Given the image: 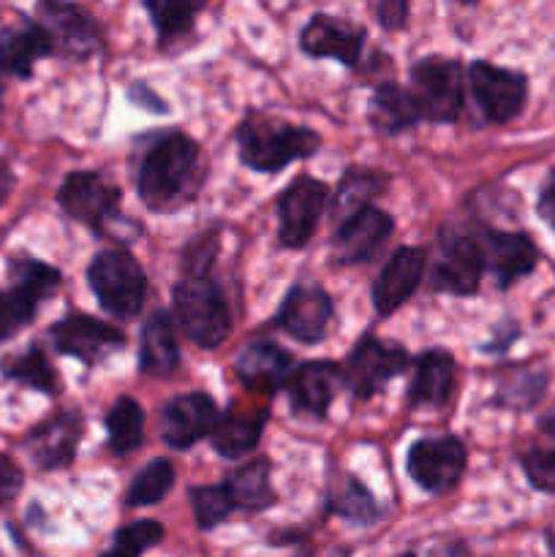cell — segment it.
<instances>
[{
  "instance_id": "cell-19",
  "label": "cell",
  "mask_w": 555,
  "mask_h": 557,
  "mask_svg": "<svg viewBox=\"0 0 555 557\" xmlns=\"http://www.w3.org/2000/svg\"><path fill=\"white\" fill-rule=\"evenodd\" d=\"M82 430H85V422L76 411H60L33 428L25 438V449L33 466L41 471H58V468L71 466L76 449H79Z\"/></svg>"
},
{
  "instance_id": "cell-16",
  "label": "cell",
  "mask_w": 555,
  "mask_h": 557,
  "mask_svg": "<svg viewBox=\"0 0 555 557\" xmlns=\"http://www.w3.org/2000/svg\"><path fill=\"white\" fill-rule=\"evenodd\" d=\"M218 413L215 400L205 392H188L169 400L161 411V438L172 449H190L215 430Z\"/></svg>"
},
{
  "instance_id": "cell-12",
  "label": "cell",
  "mask_w": 555,
  "mask_h": 557,
  "mask_svg": "<svg viewBox=\"0 0 555 557\" xmlns=\"http://www.w3.org/2000/svg\"><path fill=\"white\" fill-rule=\"evenodd\" d=\"M326 201H330V188L313 177H297L283 190L278 199V218H281L278 239L283 248H305L310 243Z\"/></svg>"
},
{
  "instance_id": "cell-28",
  "label": "cell",
  "mask_w": 555,
  "mask_h": 557,
  "mask_svg": "<svg viewBox=\"0 0 555 557\" xmlns=\"http://www.w3.org/2000/svg\"><path fill=\"white\" fill-rule=\"evenodd\" d=\"M390 188V174L368 166H351L341 177L335 196H332V221L341 226L348 218L370 207L375 196Z\"/></svg>"
},
{
  "instance_id": "cell-25",
  "label": "cell",
  "mask_w": 555,
  "mask_h": 557,
  "mask_svg": "<svg viewBox=\"0 0 555 557\" xmlns=\"http://www.w3.org/2000/svg\"><path fill=\"white\" fill-rule=\"evenodd\" d=\"M234 373L248 389L275 395L292 379V357L275 343H250L234 362Z\"/></svg>"
},
{
  "instance_id": "cell-14",
  "label": "cell",
  "mask_w": 555,
  "mask_h": 557,
  "mask_svg": "<svg viewBox=\"0 0 555 557\" xmlns=\"http://www.w3.org/2000/svg\"><path fill=\"white\" fill-rule=\"evenodd\" d=\"M38 25L52 38L54 52L65 58L87 60L103 47V33L87 11L74 3H58V0H44L36 5Z\"/></svg>"
},
{
  "instance_id": "cell-10",
  "label": "cell",
  "mask_w": 555,
  "mask_h": 557,
  "mask_svg": "<svg viewBox=\"0 0 555 557\" xmlns=\"http://www.w3.org/2000/svg\"><path fill=\"white\" fill-rule=\"evenodd\" d=\"M468 87L477 101L479 112L484 114L488 123L506 125L522 112L528 98V79L526 74L501 65L477 60L468 69Z\"/></svg>"
},
{
  "instance_id": "cell-33",
  "label": "cell",
  "mask_w": 555,
  "mask_h": 557,
  "mask_svg": "<svg viewBox=\"0 0 555 557\" xmlns=\"http://www.w3.org/2000/svg\"><path fill=\"white\" fill-rule=\"evenodd\" d=\"M107 433H109V449L114 455L125 457L136 451L145 441V413L134 397H120L107 413Z\"/></svg>"
},
{
  "instance_id": "cell-24",
  "label": "cell",
  "mask_w": 555,
  "mask_h": 557,
  "mask_svg": "<svg viewBox=\"0 0 555 557\" xmlns=\"http://www.w3.org/2000/svg\"><path fill=\"white\" fill-rule=\"evenodd\" d=\"M455 389V357L444 348H430L414 362V379L408 386L411 408H444Z\"/></svg>"
},
{
  "instance_id": "cell-23",
  "label": "cell",
  "mask_w": 555,
  "mask_h": 557,
  "mask_svg": "<svg viewBox=\"0 0 555 557\" xmlns=\"http://www.w3.org/2000/svg\"><path fill=\"white\" fill-rule=\"evenodd\" d=\"M54 54L52 38L38 22L22 20L0 27V71L16 79H30L36 60Z\"/></svg>"
},
{
  "instance_id": "cell-38",
  "label": "cell",
  "mask_w": 555,
  "mask_h": 557,
  "mask_svg": "<svg viewBox=\"0 0 555 557\" xmlns=\"http://www.w3.org/2000/svg\"><path fill=\"white\" fill-rule=\"evenodd\" d=\"M188 498H190V509H194V517H196V525H199L201 531H210V528L223 525V522L237 511L223 484L194 487L188 493Z\"/></svg>"
},
{
  "instance_id": "cell-44",
  "label": "cell",
  "mask_w": 555,
  "mask_h": 557,
  "mask_svg": "<svg viewBox=\"0 0 555 557\" xmlns=\"http://www.w3.org/2000/svg\"><path fill=\"white\" fill-rule=\"evenodd\" d=\"M11 190H14V174H11V166L5 161H0V207L9 199Z\"/></svg>"
},
{
  "instance_id": "cell-29",
  "label": "cell",
  "mask_w": 555,
  "mask_h": 557,
  "mask_svg": "<svg viewBox=\"0 0 555 557\" xmlns=\"http://www.w3.org/2000/svg\"><path fill=\"white\" fill-rule=\"evenodd\" d=\"M264 424L267 411L239 413L232 408L229 413H221L215 430H212V449L226 457V460H239V457L250 455L259 446Z\"/></svg>"
},
{
  "instance_id": "cell-1",
  "label": "cell",
  "mask_w": 555,
  "mask_h": 557,
  "mask_svg": "<svg viewBox=\"0 0 555 557\" xmlns=\"http://www.w3.org/2000/svg\"><path fill=\"white\" fill-rule=\"evenodd\" d=\"M205 169H201V150L190 136L180 131H169L152 139L141 156L136 190L147 210L174 212L196 199Z\"/></svg>"
},
{
  "instance_id": "cell-39",
  "label": "cell",
  "mask_w": 555,
  "mask_h": 557,
  "mask_svg": "<svg viewBox=\"0 0 555 557\" xmlns=\"http://www.w3.org/2000/svg\"><path fill=\"white\" fill-rule=\"evenodd\" d=\"M544 386H547V375L533 373V370H520V373L509 375L498 386L495 403L501 408H511V411H526V408H533L542 400Z\"/></svg>"
},
{
  "instance_id": "cell-42",
  "label": "cell",
  "mask_w": 555,
  "mask_h": 557,
  "mask_svg": "<svg viewBox=\"0 0 555 557\" xmlns=\"http://www.w3.org/2000/svg\"><path fill=\"white\" fill-rule=\"evenodd\" d=\"M536 212L544 223L555 232V169L547 174V180L539 188V199H536Z\"/></svg>"
},
{
  "instance_id": "cell-34",
  "label": "cell",
  "mask_w": 555,
  "mask_h": 557,
  "mask_svg": "<svg viewBox=\"0 0 555 557\" xmlns=\"http://www.w3.org/2000/svg\"><path fill=\"white\" fill-rule=\"evenodd\" d=\"M0 370H3L5 379L16 381V384L22 386H30V389L41 392V395H58V373H54V368L49 364L44 348L36 346V343H33L25 354L3 359Z\"/></svg>"
},
{
  "instance_id": "cell-9",
  "label": "cell",
  "mask_w": 555,
  "mask_h": 557,
  "mask_svg": "<svg viewBox=\"0 0 555 557\" xmlns=\"http://www.w3.org/2000/svg\"><path fill=\"white\" fill-rule=\"evenodd\" d=\"M466 466L468 451L455 435L414 441L406 457L408 476L430 495H444L452 487H457L460 476L466 473Z\"/></svg>"
},
{
  "instance_id": "cell-13",
  "label": "cell",
  "mask_w": 555,
  "mask_h": 557,
  "mask_svg": "<svg viewBox=\"0 0 555 557\" xmlns=\"http://www.w3.org/2000/svg\"><path fill=\"white\" fill-rule=\"evenodd\" d=\"M49 337H52L54 351L63 354V357L79 359L87 368H96L109 354L120 351L125 346V335L118 326L85 313H71L60 319L49 330Z\"/></svg>"
},
{
  "instance_id": "cell-21",
  "label": "cell",
  "mask_w": 555,
  "mask_h": 557,
  "mask_svg": "<svg viewBox=\"0 0 555 557\" xmlns=\"http://www.w3.org/2000/svg\"><path fill=\"white\" fill-rule=\"evenodd\" d=\"M484 264L493 272L498 288H511L517 281L531 275L539 264V248L522 232H493L488 228L482 239Z\"/></svg>"
},
{
  "instance_id": "cell-36",
  "label": "cell",
  "mask_w": 555,
  "mask_h": 557,
  "mask_svg": "<svg viewBox=\"0 0 555 557\" xmlns=\"http://www.w3.org/2000/svg\"><path fill=\"white\" fill-rule=\"evenodd\" d=\"M145 9L152 16V25H156L158 38H161V47H169V44L180 41V38H185L194 30L196 16L205 11V3H177V0L158 3V0H147Z\"/></svg>"
},
{
  "instance_id": "cell-5",
  "label": "cell",
  "mask_w": 555,
  "mask_h": 557,
  "mask_svg": "<svg viewBox=\"0 0 555 557\" xmlns=\"http://www.w3.org/2000/svg\"><path fill=\"white\" fill-rule=\"evenodd\" d=\"M9 292L0 288V343L14 337L36 319L38 305L58 292L63 275L44 261L14 259L9 261Z\"/></svg>"
},
{
  "instance_id": "cell-40",
  "label": "cell",
  "mask_w": 555,
  "mask_h": 557,
  "mask_svg": "<svg viewBox=\"0 0 555 557\" xmlns=\"http://www.w3.org/2000/svg\"><path fill=\"white\" fill-rule=\"evenodd\" d=\"M22 490V471L9 455H0V509L9 506Z\"/></svg>"
},
{
  "instance_id": "cell-4",
  "label": "cell",
  "mask_w": 555,
  "mask_h": 557,
  "mask_svg": "<svg viewBox=\"0 0 555 557\" xmlns=\"http://www.w3.org/2000/svg\"><path fill=\"white\" fill-rule=\"evenodd\" d=\"M87 283L98 305L120 321L139 315L147 297V275L128 250H101L87 267Z\"/></svg>"
},
{
  "instance_id": "cell-6",
  "label": "cell",
  "mask_w": 555,
  "mask_h": 557,
  "mask_svg": "<svg viewBox=\"0 0 555 557\" xmlns=\"http://www.w3.org/2000/svg\"><path fill=\"white\" fill-rule=\"evenodd\" d=\"M419 120L455 123L462 112V65L455 58H422L411 65L408 87Z\"/></svg>"
},
{
  "instance_id": "cell-8",
  "label": "cell",
  "mask_w": 555,
  "mask_h": 557,
  "mask_svg": "<svg viewBox=\"0 0 555 557\" xmlns=\"http://www.w3.org/2000/svg\"><path fill=\"white\" fill-rule=\"evenodd\" d=\"M406 348L397 346L392 341H381V337L365 335L348 354L346 364H343V384L351 389L357 400H370L379 395L392 379L406 373L408 368Z\"/></svg>"
},
{
  "instance_id": "cell-27",
  "label": "cell",
  "mask_w": 555,
  "mask_h": 557,
  "mask_svg": "<svg viewBox=\"0 0 555 557\" xmlns=\"http://www.w3.org/2000/svg\"><path fill=\"white\" fill-rule=\"evenodd\" d=\"M272 462L267 457H254L245 466L234 468L226 476L229 498L239 511H267L278 504V493L270 484Z\"/></svg>"
},
{
  "instance_id": "cell-2",
  "label": "cell",
  "mask_w": 555,
  "mask_h": 557,
  "mask_svg": "<svg viewBox=\"0 0 555 557\" xmlns=\"http://www.w3.org/2000/svg\"><path fill=\"white\" fill-rule=\"evenodd\" d=\"M239 161L259 174H275L288 163L310 158L321 147V136L305 125L286 123L283 117L250 112L237 125Z\"/></svg>"
},
{
  "instance_id": "cell-11",
  "label": "cell",
  "mask_w": 555,
  "mask_h": 557,
  "mask_svg": "<svg viewBox=\"0 0 555 557\" xmlns=\"http://www.w3.org/2000/svg\"><path fill=\"white\" fill-rule=\"evenodd\" d=\"M484 270L482 239L462 232H444L439 239V256L433 264V288L455 297H471L479 292Z\"/></svg>"
},
{
  "instance_id": "cell-30",
  "label": "cell",
  "mask_w": 555,
  "mask_h": 557,
  "mask_svg": "<svg viewBox=\"0 0 555 557\" xmlns=\"http://www.w3.org/2000/svg\"><path fill=\"white\" fill-rule=\"evenodd\" d=\"M368 117L370 125L386 136H397L403 131L414 128L417 123H422L408 90L397 85V82H384V85L375 87L373 98H370Z\"/></svg>"
},
{
  "instance_id": "cell-35",
  "label": "cell",
  "mask_w": 555,
  "mask_h": 557,
  "mask_svg": "<svg viewBox=\"0 0 555 557\" xmlns=\"http://www.w3.org/2000/svg\"><path fill=\"white\" fill-rule=\"evenodd\" d=\"M174 466L166 457H158V460L147 462L136 479L131 482V487L125 490V506L131 509H139V506H156L172 493L174 487Z\"/></svg>"
},
{
  "instance_id": "cell-46",
  "label": "cell",
  "mask_w": 555,
  "mask_h": 557,
  "mask_svg": "<svg viewBox=\"0 0 555 557\" xmlns=\"http://www.w3.org/2000/svg\"><path fill=\"white\" fill-rule=\"evenodd\" d=\"M400 557H414V555H411V553H406V555H400Z\"/></svg>"
},
{
  "instance_id": "cell-43",
  "label": "cell",
  "mask_w": 555,
  "mask_h": 557,
  "mask_svg": "<svg viewBox=\"0 0 555 557\" xmlns=\"http://www.w3.org/2000/svg\"><path fill=\"white\" fill-rule=\"evenodd\" d=\"M128 98L136 103V107H147V109H150V112H158V114L166 112V103H163L161 98H158L156 92L150 90V87L141 85V82H136V85L131 87Z\"/></svg>"
},
{
  "instance_id": "cell-32",
  "label": "cell",
  "mask_w": 555,
  "mask_h": 557,
  "mask_svg": "<svg viewBox=\"0 0 555 557\" xmlns=\"http://www.w3.org/2000/svg\"><path fill=\"white\" fill-rule=\"evenodd\" d=\"M326 511L343 517V520L359 522V525H368V522H375L381 517V506L375 504L370 490L354 476H341L330 484Z\"/></svg>"
},
{
  "instance_id": "cell-37",
  "label": "cell",
  "mask_w": 555,
  "mask_h": 557,
  "mask_svg": "<svg viewBox=\"0 0 555 557\" xmlns=\"http://www.w3.org/2000/svg\"><path fill=\"white\" fill-rule=\"evenodd\" d=\"M163 542V525L158 520H136L123 525L112 539V547L101 557H141Z\"/></svg>"
},
{
  "instance_id": "cell-17",
  "label": "cell",
  "mask_w": 555,
  "mask_h": 557,
  "mask_svg": "<svg viewBox=\"0 0 555 557\" xmlns=\"http://www.w3.org/2000/svg\"><path fill=\"white\" fill-rule=\"evenodd\" d=\"M365 38H368L365 27L330 14H313L299 30V49L308 58L337 60V63L354 69L362 54Z\"/></svg>"
},
{
  "instance_id": "cell-15",
  "label": "cell",
  "mask_w": 555,
  "mask_h": 557,
  "mask_svg": "<svg viewBox=\"0 0 555 557\" xmlns=\"http://www.w3.org/2000/svg\"><path fill=\"white\" fill-rule=\"evenodd\" d=\"M392 232H395L392 215L373 205L365 207L362 212L337 226L335 239H332V259L346 267L368 264L386 248Z\"/></svg>"
},
{
  "instance_id": "cell-22",
  "label": "cell",
  "mask_w": 555,
  "mask_h": 557,
  "mask_svg": "<svg viewBox=\"0 0 555 557\" xmlns=\"http://www.w3.org/2000/svg\"><path fill=\"white\" fill-rule=\"evenodd\" d=\"M288 403L294 413L324 419L335 400L337 389L343 386V368L337 362H305L288 379Z\"/></svg>"
},
{
  "instance_id": "cell-45",
  "label": "cell",
  "mask_w": 555,
  "mask_h": 557,
  "mask_svg": "<svg viewBox=\"0 0 555 557\" xmlns=\"http://www.w3.org/2000/svg\"><path fill=\"white\" fill-rule=\"evenodd\" d=\"M0 103H3V87H0Z\"/></svg>"
},
{
  "instance_id": "cell-31",
  "label": "cell",
  "mask_w": 555,
  "mask_h": 557,
  "mask_svg": "<svg viewBox=\"0 0 555 557\" xmlns=\"http://www.w3.org/2000/svg\"><path fill=\"white\" fill-rule=\"evenodd\" d=\"M520 466L539 493H555V413L539 422L536 435L522 449Z\"/></svg>"
},
{
  "instance_id": "cell-7",
  "label": "cell",
  "mask_w": 555,
  "mask_h": 557,
  "mask_svg": "<svg viewBox=\"0 0 555 557\" xmlns=\"http://www.w3.org/2000/svg\"><path fill=\"white\" fill-rule=\"evenodd\" d=\"M63 212L96 234L120 221V188L101 172H71L58 190Z\"/></svg>"
},
{
  "instance_id": "cell-26",
  "label": "cell",
  "mask_w": 555,
  "mask_h": 557,
  "mask_svg": "<svg viewBox=\"0 0 555 557\" xmlns=\"http://www.w3.org/2000/svg\"><path fill=\"white\" fill-rule=\"evenodd\" d=\"M180 364V348L177 337H174V324L169 313L158 310L147 319L141 326L139 341V368L141 373L152 375V379H166L177 370Z\"/></svg>"
},
{
  "instance_id": "cell-3",
  "label": "cell",
  "mask_w": 555,
  "mask_h": 557,
  "mask_svg": "<svg viewBox=\"0 0 555 557\" xmlns=\"http://www.w3.org/2000/svg\"><path fill=\"white\" fill-rule=\"evenodd\" d=\"M174 319L194 346L212 351L232 332V310L226 294L205 275H185L174 286Z\"/></svg>"
},
{
  "instance_id": "cell-20",
  "label": "cell",
  "mask_w": 555,
  "mask_h": 557,
  "mask_svg": "<svg viewBox=\"0 0 555 557\" xmlns=\"http://www.w3.org/2000/svg\"><path fill=\"white\" fill-rule=\"evenodd\" d=\"M424 267H428L424 248H397L381 267L373 283L375 313L392 315L395 310H400L422 283Z\"/></svg>"
},
{
  "instance_id": "cell-18",
  "label": "cell",
  "mask_w": 555,
  "mask_h": 557,
  "mask_svg": "<svg viewBox=\"0 0 555 557\" xmlns=\"http://www.w3.org/2000/svg\"><path fill=\"white\" fill-rule=\"evenodd\" d=\"M275 321L294 341L313 346L324 341L326 326L332 321V297L313 283H297L283 299Z\"/></svg>"
},
{
  "instance_id": "cell-41",
  "label": "cell",
  "mask_w": 555,
  "mask_h": 557,
  "mask_svg": "<svg viewBox=\"0 0 555 557\" xmlns=\"http://www.w3.org/2000/svg\"><path fill=\"white\" fill-rule=\"evenodd\" d=\"M375 16H379V25L386 30H400L408 22V5L400 0H384V3L375 5Z\"/></svg>"
}]
</instances>
